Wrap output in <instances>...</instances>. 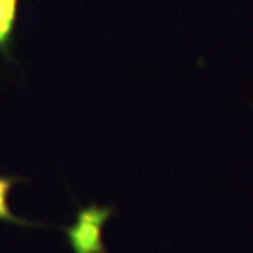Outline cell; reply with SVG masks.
Listing matches in <instances>:
<instances>
[{
  "label": "cell",
  "mask_w": 253,
  "mask_h": 253,
  "mask_svg": "<svg viewBox=\"0 0 253 253\" xmlns=\"http://www.w3.org/2000/svg\"><path fill=\"white\" fill-rule=\"evenodd\" d=\"M19 0H0V53L6 58L11 53L13 32L17 25Z\"/></svg>",
  "instance_id": "cell-2"
},
{
  "label": "cell",
  "mask_w": 253,
  "mask_h": 253,
  "mask_svg": "<svg viewBox=\"0 0 253 253\" xmlns=\"http://www.w3.org/2000/svg\"><path fill=\"white\" fill-rule=\"evenodd\" d=\"M15 182H17V178H4V176H0V221H9V223L23 225L27 221H23L17 216H13L8 205V193Z\"/></svg>",
  "instance_id": "cell-3"
},
{
  "label": "cell",
  "mask_w": 253,
  "mask_h": 253,
  "mask_svg": "<svg viewBox=\"0 0 253 253\" xmlns=\"http://www.w3.org/2000/svg\"><path fill=\"white\" fill-rule=\"evenodd\" d=\"M111 216L109 208L90 207L79 212L77 223L68 229L73 253H105L101 244V227Z\"/></svg>",
  "instance_id": "cell-1"
}]
</instances>
